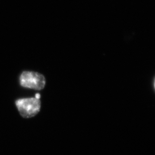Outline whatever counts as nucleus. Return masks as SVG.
<instances>
[{
    "mask_svg": "<svg viewBox=\"0 0 155 155\" xmlns=\"http://www.w3.org/2000/svg\"><path fill=\"white\" fill-rule=\"evenodd\" d=\"M154 86H155V83H154Z\"/></svg>",
    "mask_w": 155,
    "mask_h": 155,
    "instance_id": "7ed1b4c3",
    "label": "nucleus"
},
{
    "mask_svg": "<svg viewBox=\"0 0 155 155\" xmlns=\"http://www.w3.org/2000/svg\"><path fill=\"white\" fill-rule=\"evenodd\" d=\"M20 83L24 88L40 90L45 88V79L37 72L24 71L20 77Z\"/></svg>",
    "mask_w": 155,
    "mask_h": 155,
    "instance_id": "f03ea898",
    "label": "nucleus"
},
{
    "mask_svg": "<svg viewBox=\"0 0 155 155\" xmlns=\"http://www.w3.org/2000/svg\"><path fill=\"white\" fill-rule=\"evenodd\" d=\"M15 104L20 114L25 118L34 117L40 111L41 102L36 97L19 99Z\"/></svg>",
    "mask_w": 155,
    "mask_h": 155,
    "instance_id": "f257e3e1",
    "label": "nucleus"
}]
</instances>
